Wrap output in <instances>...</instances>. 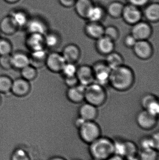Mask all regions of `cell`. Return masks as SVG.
Returning a JSON list of instances; mask_svg holds the SVG:
<instances>
[{"instance_id": "44", "label": "cell", "mask_w": 159, "mask_h": 160, "mask_svg": "<svg viewBox=\"0 0 159 160\" xmlns=\"http://www.w3.org/2000/svg\"><path fill=\"white\" fill-rule=\"evenodd\" d=\"M65 82L69 87L74 86L78 84V81L76 76L65 77Z\"/></svg>"}, {"instance_id": "45", "label": "cell", "mask_w": 159, "mask_h": 160, "mask_svg": "<svg viewBox=\"0 0 159 160\" xmlns=\"http://www.w3.org/2000/svg\"><path fill=\"white\" fill-rule=\"evenodd\" d=\"M128 3L136 6L139 8L144 7L149 2V0H127Z\"/></svg>"}, {"instance_id": "10", "label": "cell", "mask_w": 159, "mask_h": 160, "mask_svg": "<svg viewBox=\"0 0 159 160\" xmlns=\"http://www.w3.org/2000/svg\"><path fill=\"white\" fill-rule=\"evenodd\" d=\"M76 76L78 83L85 86H87L94 82L92 68L88 66H81L77 68Z\"/></svg>"}, {"instance_id": "46", "label": "cell", "mask_w": 159, "mask_h": 160, "mask_svg": "<svg viewBox=\"0 0 159 160\" xmlns=\"http://www.w3.org/2000/svg\"><path fill=\"white\" fill-rule=\"evenodd\" d=\"M58 1L62 6L69 8L74 7L77 0H58Z\"/></svg>"}, {"instance_id": "23", "label": "cell", "mask_w": 159, "mask_h": 160, "mask_svg": "<svg viewBox=\"0 0 159 160\" xmlns=\"http://www.w3.org/2000/svg\"><path fill=\"white\" fill-rule=\"evenodd\" d=\"M18 28L10 15L5 17L0 22V30L4 34L7 35L14 34L17 31Z\"/></svg>"}, {"instance_id": "22", "label": "cell", "mask_w": 159, "mask_h": 160, "mask_svg": "<svg viewBox=\"0 0 159 160\" xmlns=\"http://www.w3.org/2000/svg\"><path fill=\"white\" fill-rule=\"evenodd\" d=\"M96 47L99 52L107 55L113 51L115 48L114 41L103 35L97 39Z\"/></svg>"}, {"instance_id": "15", "label": "cell", "mask_w": 159, "mask_h": 160, "mask_svg": "<svg viewBox=\"0 0 159 160\" xmlns=\"http://www.w3.org/2000/svg\"><path fill=\"white\" fill-rule=\"evenodd\" d=\"M26 43L28 48L32 52L44 49V35L40 34L30 33Z\"/></svg>"}, {"instance_id": "18", "label": "cell", "mask_w": 159, "mask_h": 160, "mask_svg": "<svg viewBox=\"0 0 159 160\" xmlns=\"http://www.w3.org/2000/svg\"><path fill=\"white\" fill-rule=\"evenodd\" d=\"M26 26L30 33L40 34L44 35L46 33V24L40 19L34 18L29 19Z\"/></svg>"}, {"instance_id": "40", "label": "cell", "mask_w": 159, "mask_h": 160, "mask_svg": "<svg viewBox=\"0 0 159 160\" xmlns=\"http://www.w3.org/2000/svg\"><path fill=\"white\" fill-rule=\"evenodd\" d=\"M11 160H30L26 151L21 149H16L11 156Z\"/></svg>"}, {"instance_id": "41", "label": "cell", "mask_w": 159, "mask_h": 160, "mask_svg": "<svg viewBox=\"0 0 159 160\" xmlns=\"http://www.w3.org/2000/svg\"><path fill=\"white\" fill-rule=\"evenodd\" d=\"M0 66L4 69H9L13 68L11 55L0 56Z\"/></svg>"}, {"instance_id": "9", "label": "cell", "mask_w": 159, "mask_h": 160, "mask_svg": "<svg viewBox=\"0 0 159 160\" xmlns=\"http://www.w3.org/2000/svg\"><path fill=\"white\" fill-rule=\"evenodd\" d=\"M136 121L139 127L142 129H151L157 124V117L153 115L144 109L137 115Z\"/></svg>"}, {"instance_id": "7", "label": "cell", "mask_w": 159, "mask_h": 160, "mask_svg": "<svg viewBox=\"0 0 159 160\" xmlns=\"http://www.w3.org/2000/svg\"><path fill=\"white\" fill-rule=\"evenodd\" d=\"M132 26L131 34L137 40H147L152 34V27L148 22L142 20Z\"/></svg>"}, {"instance_id": "47", "label": "cell", "mask_w": 159, "mask_h": 160, "mask_svg": "<svg viewBox=\"0 0 159 160\" xmlns=\"http://www.w3.org/2000/svg\"><path fill=\"white\" fill-rule=\"evenodd\" d=\"M86 121V120H84L82 118L79 116L75 120V126H76L77 128L78 129Z\"/></svg>"}, {"instance_id": "36", "label": "cell", "mask_w": 159, "mask_h": 160, "mask_svg": "<svg viewBox=\"0 0 159 160\" xmlns=\"http://www.w3.org/2000/svg\"><path fill=\"white\" fill-rule=\"evenodd\" d=\"M12 51V45L9 41L0 39V56L10 55Z\"/></svg>"}, {"instance_id": "11", "label": "cell", "mask_w": 159, "mask_h": 160, "mask_svg": "<svg viewBox=\"0 0 159 160\" xmlns=\"http://www.w3.org/2000/svg\"><path fill=\"white\" fill-rule=\"evenodd\" d=\"M30 89V82L21 78L13 81L11 91L17 97H23L28 95Z\"/></svg>"}, {"instance_id": "50", "label": "cell", "mask_w": 159, "mask_h": 160, "mask_svg": "<svg viewBox=\"0 0 159 160\" xmlns=\"http://www.w3.org/2000/svg\"><path fill=\"white\" fill-rule=\"evenodd\" d=\"M49 160H66L63 158H61V157H54V158H51Z\"/></svg>"}, {"instance_id": "35", "label": "cell", "mask_w": 159, "mask_h": 160, "mask_svg": "<svg viewBox=\"0 0 159 160\" xmlns=\"http://www.w3.org/2000/svg\"><path fill=\"white\" fill-rule=\"evenodd\" d=\"M126 145V153H125V158L136 156L138 148L134 143L131 141H125Z\"/></svg>"}, {"instance_id": "25", "label": "cell", "mask_w": 159, "mask_h": 160, "mask_svg": "<svg viewBox=\"0 0 159 160\" xmlns=\"http://www.w3.org/2000/svg\"><path fill=\"white\" fill-rule=\"evenodd\" d=\"M124 5L125 4L120 1L111 2L106 8V13L114 18H121Z\"/></svg>"}, {"instance_id": "27", "label": "cell", "mask_w": 159, "mask_h": 160, "mask_svg": "<svg viewBox=\"0 0 159 160\" xmlns=\"http://www.w3.org/2000/svg\"><path fill=\"white\" fill-rule=\"evenodd\" d=\"M105 62L110 69H113L123 65V59L119 53L113 51L107 54Z\"/></svg>"}, {"instance_id": "43", "label": "cell", "mask_w": 159, "mask_h": 160, "mask_svg": "<svg viewBox=\"0 0 159 160\" xmlns=\"http://www.w3.org/2000/svg\"><path fill=\"white\" fill-rule=\"evenodd\" d=\"M157 99L155 96L151 95V94L145 95L142 99L141 104H142V106L143 107L144 109L148 103H150L152 101Z\"/></svg>"}, {"instance_id": "54", "label": "cell", "mask_w": 159, "mask_h": 160, "mask_svg": "<svg viewBox=\"0 0 159 160\" xmlns=\"http://www.w3.org/2000/svg\"><path fill=\"white\" fill-rule=\"evenodd\" d=\"M79 160V159H75V160Z\"/></svg>"}, {"instance_id": "38", "label": "cell", "mask_w": 159, "mask_h": 160, "mask_svg": "<svg viewBox=\"0 0 159 160\" xmlns=\"http://www.w3.org/2000/svg\"><path fill=\"white\" fill-rule=\"evenodd\" d=\"M144 110L155 116L157 117L159 113V104L157 99L154 100L148 103Z\"/></svg>"}, {"instance_id": "28", "label": "cell", "mask_w": 159, "mask_h": 160, "mask_svg": "<svg viewBox=\"0 0 159 160\" xmlns=\"http://www.w3.org/2000/svg\"><path fill=\"white\" fill-rule=\"evenodd\" d=\"M10 16L18 28L26 26L29 20L27 14L22 11H14Z\"/></svg>"}, {"instance_id": "33", "label": "cell", "mask_w": 159, "mask_h": 160, "mask_svg": "<svg viewBox=\"0 0 159 160\" xmlns=\"http://www.w3.org/2000/svg\"><path fill=\"white\" fill-rule=\"evenodd\" d=\"M104 35L115 41L118 38L119 32L118 29L115 26L109 25L106 27H105Z\"/></svg>"}, {"instance_id": "30", "label": "cell", "mask_w": 159, "mask_h": 160, "mask_svg": "<svg viewBox=\"0 0 159 160\" xmlns=\"http://www.w3.org/2000/svg\"><path fill=\"white\" fill-rule=\"evenodd\" d=\"M37 74L36 68L30 65L21 69V75L22 78L29 82L34 80L36 78Z\"/></svg>"}, {"instance_id": "20", "label": "cell", "mask_w": 159, "mask_h": 160, "mask_svg": "<svg viewBox=\"0 0 159 160\" xmlns=\"http://www.w3.org/2000/svg\"><path fill=\"white\" fill-rule=\"evenodd\" d=\"M46 52L44 49L32 52L30 57V65L35 68H41L45 65Z\"/></svg>"}, {"instance_id": "34", "label": "cell", "mask_w": 159, "mask_h": 160, "mask_svg": "<svg viewBox=\"0 0 159 160\" xmlns=\"http://www.w3.org/2000/svg\"><path fill=\"white\" fill-rule=\"evenodd\" d=\"M59 41L58 36L54 33H50L44 36L45 45L49 48H54L58 46Z\"/></svg>"}, {"instance_id": "24", "label": "cell", "mask_w": 159, "mask_h": 160, "mask_svg": "<svg viewBox=\"0 0 159 160\" xmlns=\"http://www.w3.org/2000/svg\"><path fill=\"white\" fill-rule=\"evenodd\" d=\"M12 66L21 70L30 65V57L22 52H16L11 55Z\"/></svg>"}, {"instance_id": "16", "label": "cell", "mask_w": 159, "mask_h": 160, "mask_svg": "<svg viewBox=\"0 0 159 160\" xmlns=\"http://www.w3.org/2000/svg\"><path fill=\"white\" fill-rule=\"evenodd\" d=\"M86 87L79 83L74 86L69 87L67 91L68 99L71 101L76 103L84 100Z\"/></svg>"}, {"instance_id": "1", "label": "cell", "mask_w": 159, "mask_h": 160, "mask_svg": "<svg viewBox=\"0 0 159 160\" xmlns=\"http://www.w3.org/2000/svg\"><path fill=\"white\" fill-rule=\"evenodd\" d=\"M134 81V75L130 68L122 65L111 69L109 83L117 90L124 91L129 89Z\"/></svg>"}, {"instance_id": "13", "label": "cell", "mask_w": 159, "mask_h": 160, "mask_svg": "<svg viewBox=\"0 0 159 160\" xmlns=\"http://www.w3.org/2000/svg\"><path fill=\"white\" fill-rule=\"evenodd\" d=\"M105 27L101 22L89 21L85 26L86 34L90 37L98 39L102 37L104 33Z\"/></svg>"}, {"instance_id": "42", "label": "cell", "mask_w": 159, "mask_h": 160, "mask_svg": "<svg viewBox=\"0 0 159 160\" xmlns=\"http://www.w3.org/2000/svg\"><path fill=\"white\" fill-rule=\"evenodd\" d=\"M137 40L136 38L131 34L128 35L124 38V43L125 45L129 48H133Z\"/></svg>"}, {"instance_id": "4", "label": "cell", "mask_w": 159, "mask_h": 160, "mask_svg": "<svg viewBox=\"0 0 159 160\" xmlns=\"http://www.w3.org/2000/svg\"><path fill=\"white\" fill-rule=\"evenodd\" d=\"M78 130L81 140L89 144L101 136V128L94 121H86Z\"/></svg>"}, {"instance_id": "39", "label": "cell", "mask_w": 159, "mask_h": 160, "mask_svg": "<svg viewBox=\"0 0 159 160\" xmlns=\"http://www.w3.org/2000/svg\"><path fill=\"white\" fill-rule=\"evenodd\" d=\"M140 144L142 149L154 148L157 150L156 148V146L154 143L152 136L144 137L143 139L141 140Z\"/></svg>"}, {"instance_id": "31", "label": "cell", "mask_w": 159, "mask_h": 160, "mask_svg": "<svg viewBox=\"0 0 159 160\" xmlns=\"http://www.w3.org/2000/svg\"><path fill=\"white\" fill-rule=\"evenodd\" d=\"M114 142V155L125 158L126 153L125 141L117 140L113 141Z\"/></svg>"}, {"instance_id": "8", "label": "cell", "mask_w": 159, "mask_h": 160, "mask_svg": "<svg viewBox=\"0 0 159 160\" xmlns=\"http://www.w3.org/2000/svg\"><path fill=\"white\" fill-rule=\"evenodd\" d=\"M66 63L61 53L53 52L48 54L45 65L51 72L58 73L61 72Z\"/></svg>"}, {"instance_id": "51", "label": "cell", "mask_w": 159, "mask_h": 160, "mask_svg": "<svg viewBox=\"0 0 159 160\" xmlns=\"http://www.w3.org/2000/svg\"><path fill=\"white\" fill-rule=\"evenodd\" d=\"M4 1L9 3H15L18 2L19 0H4Z\"/></svg>"}, {"instance_id": "48", "label": "cell", "mask_w": 159, "mask_h": 160, "mask_svg": "<svg viewBox=\"0 0 159 160\" xmlns=\"http://www.w3.org/2000/svg\"><path fill=\"white\" fill-rule=\"evenodd\" d=\"M106 160H126L125 158L116 155H113Z\"/></svg>"}, {"instance_id": "37", "label": "cell", "mask_w": 159, "mask_h": 160, "mask_svg": "<svg viewBox=\"0 0 159 160\" xmlns=\"http://www.w3.org/2000/svg\"><path fill=\"white\" fill-rule=\"evenodd\" d=\"M77 68L73 63L66 62L61 72L65 77H72L76 76Z\"/></svg>"}, {"instance_id": "12", "label": "cell", "mask_w": 159, "mask_h": 160, "mask_svg": "<svg viewBox=\"0 0 159 160\" xmlns=\"http://www.w3.org/2000/svg\"><path fill=\"white\" fill-rule=\"evenodd\" d=\"M133 48L136 56L142 59H148L153 52L152 46L147 40H137Z\"/></svg>"}, {"instance_id": "32", "label": "cell", "mask_w": 159, "mask_h": 160, "mask_svg": "<svg viewBox=\"0 0 159 160\" xmlns=\"http://www.w3.org/2000/svg\"><path fill=\"white\" fill-rule=\"evenodd\" d=\"M13 81L6 76H0V93H7L11 91Z\"/></svg>"}, {"instance_id": "3", "label": "cell", "mask_w": 159, "mask_h": 160, "mask_svg": "<svg viewBox=\"0 0 159 160\" xmlns=\"http://www.w3.org/2000/svg\"><path fill=\"white\" fill-rule=\"evenodd\" d=\"M105 99L106 93L102 86L93 82L86 87L84 99L87 102L97 107L102 104Z\"/></svg>"}, {"instance_id": "21", "label": "cell", "mask_w": 159, "mask_h": 160, "mask_svg": "<svg viewBox=\"0 0 159 160\" xmlns=\"http://www.w3.org/2000/svg\"><path fill=\"white\" fill-rule=\"evenodd\" d=\"M96 107L88 102L84 103L79 109V116L86 121H94L97 115Z\"/></svg>"}, {"instance_id": "5", "label": "cell", "mask_w": 159, "mask_h": 160, "mask_svg": "<svg viewBox=\"0 0 159 160\" xmlns=\"http://www.w3.org/2000/svg\"><path fill=\"white\" fill-rule=\"evenodd\" d=\"M143 11L141 8L131 4H125L121 18L126 23L133 25L142 21Z\"/></svg>"}, {"instance_id": "26", "label": "cell", "mask_w": 159, "mask_h": 160, "mask_svg": "<svg viewBox=\"0 0 159 160\" xmlns=\"http://www.w3.org/2000/svg\"><path fill=\"white\" fill-rule=\"evenodd\" d=\"M106 13V10L102 7L99 5L94 4L89 14L87 20L89 21L101 22L104 18Z\"/></svg>"}, {"instance_id": "14", "label": "cell", "mask_w": 159, "mask_h": 160, "mask_svg": "<svg viewBox=\"0 0 159 160\" xmlns=\"http://www.w3.org/2000/svg\"><path fill=\"white\" fill-rule=\"evenodd\" d=\"M94 5L92 0H77L74 7L77 16L84 19H87L89 14Z\"/></svg>"}, {"instance_id": "2", "label": "cell", "mask_w": 159, "mask_h": 160, "mask_svg": "<svg viewBox=\"0 0 159 160\" xmlns=\"http://www.w3.org/2000/svg\"><path fill=\"white\" fill-rule=\"evenodd\" d=\"M89 152L93 159L106 160L114 155V142L109 138L99 137L90 144Z\"/></svg>"}, {"instance_id": "6", "label": "cell", "mask_w": 159, "mask_h": 160, "mask_svg": "<svg viewBox=\"0 0 159 160\" xmlns=\"http://www.w3.org/2000/svg\"><path fill=\"white\" fill-rule=\"evenodd\" d=\"M91 68L94 75V82L103 87L109 83L111 69L105 62H99Z\"/></svg>"}, {"instance_id": "17", "label": "cell", "mask_w": 159, "mask_h": 160, "mask_svg": "<svg viewBox=\"0 0 159 160\" xmlns=\"http://www.w3.org/2000/svg\"><path fill=\"white\" fill-rule=\"evenodd\" d=\"M143 13L147 20L149 22H157L159 20V4L157 2L148 3L145 6Z\"/></svg>"}, {"instance_id": "53", "label": "cell", "mask_w": 159, "mask_h": 160, "mask_svg": "<svg viewBox=\"0 0 159 160\" xmlns=\"http://www.w3.org/2000/svg\"><path fill=\"white\" fill-rule=\"evenodd\" d=\"M99 160L95 159H93H93H92V160Z\"/></svg>"}, {"instance_id": "29", "label": "cell", "mask_w": 159, "mask_h": 160, "mask_svg": "<svg viewBox=\"0 0 159 160\" xmlns=\"http://www.w3.org/2000/svg\"><path fill=\"white\" fill-rule=\"evenodd\" d=\"M158 150L154 148L142 149L139 158L140 160H158Z\"/></svg>"}, {"instance_id": "19", "label": "cell", "mask_w": 159, "mask_h": 160, "mask_svg": "<svg viewBox=\"0 0 159 160\" xmlns=\"http://www.w3.org/2000/svg\"><path fill=\"white\" fill-rule=\"evenodd\" d=\"M61 54L66 62L74 63L80 56V51L77 46L70 44L63 48Z\"/></svg>"}, {"instance_id": "52", "label": "cell", "mask_w": 159, "mask_h": 160, "mask_svg": "<svg viewBox=\"0 0 159 160\" xmlns=\"http://www.w3.org/2000/svg\"><path fill=\"white\" fill-rule=\"evenodd\" d=\"M1 103H2V98L0 96V105H1Z\"/></svg>"}, {"instance_id": "49", "label": "cell", "mask_w": 159, "mask_h": 160, "mask_svg": "<svg viewBox=\"0 0 159 160\" xmlns=\"http://www.w3.org/2000/svg\"><path fill=\"white\" fill-rule=\"evenodd\" d=\"M126 160H140L139 157H137V156H133V157H129L126 159Z\"/></svg>"}]
</instances>
